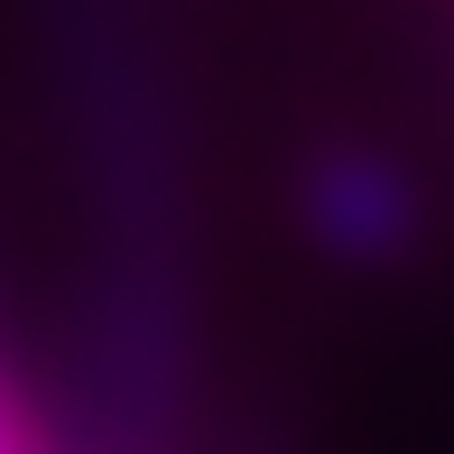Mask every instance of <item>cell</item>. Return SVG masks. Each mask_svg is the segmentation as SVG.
<instances>
[{
    "instance_id": "cell-1",
    "label": "cell",
    "mask_w": 454,
    "mask_h": 454,
    "mask_svg": "<svg viewBox=\"0 0 454 454\" xmlns=\"http://www.w3.org/2000/svg\"><path fill=\"white\" fill-rule=\"evenodd\" d=\"M47 56L84 168V251L93 260H195L185 204V112L149 28L121 0H47Z\"/></svg>"
},
{
    "instance_id": "cell-2",
    "label": "cell",
    "mask_w": 454,
    "mask_h": 454,
    "mask_svg": "<svg viewBox=\"0 0 454 454\" xmlns=\"http://www.w3.org/2000/svg\"><path fill=\"white\" fill-rule=\"evenodd\" d=\"M287 204H297V241L343 278H399L436 241L427 176L399 149H371V139H316Z\"/></svg>"
},
{
    "instance_id": "cell-3",
    "label": "cell",
    "mask_w": 454,
    "mask_h": 454,
    "mask_svg": "<svg viewBox=\"0 0 454 454\" xmlns=\"http://www.w3.org/2000/svg\"><path fill=\"white\" fill-rule=\"evenodd\" d=\"M0 454H66L56 445V408L37 399L10 362H0Z\"/></svg>"
}]
</instances>
